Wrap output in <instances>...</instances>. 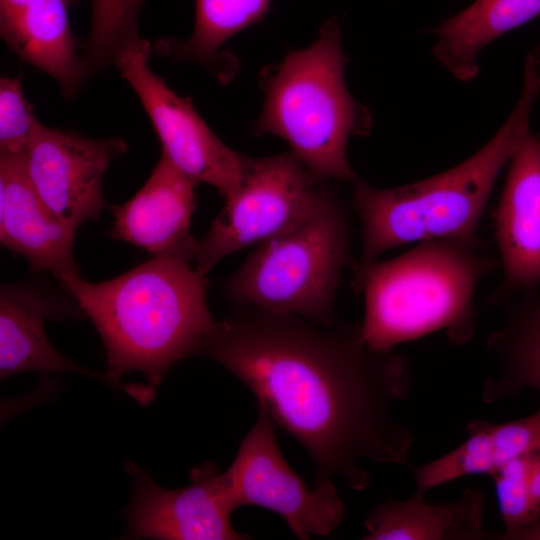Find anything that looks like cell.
Wrapping results in <instances>:
<instances>
[{
	"label": "cell",
	"mask_w": 540,
	"mask_h": 540,
	"mask_svg": "<svg viewBox=\"0 0 540 540\" xmlns=\"http://www.w3.org/2000/svg\"><path fill=\"white\" fill-rule=\"evenodd\" d=\"M346 63L340 23L333 18L310 46L291 51L260 75L265 97L253 132L282 138L322 181L357 180L347 160V143L371 129L368 109L346 88Z\"/></svg>",
	"instance_id": "5b68a950"
},
{
	"label": "cell",
	"mask_w": 540,
	"mask_h": 540,
	"mask_svg": "<svg viewBox=\"0 0 540 540\" xmlns=\"http://www.w3.org/2000/svg\"><path fill=\"white\" fill-rule=\"evenodd\" d=\"M501 291L540 282V133H529L509 161L496 213Z\"/></svg>",
	"instance_id": "9a60e30c"
},
{
	"label": "cell",
	"mask_w": 540,
	"mask_h": 540,
	"mask_svg": "<svg viewBox=\"0 0 540 540\" xmlns=\"http://www.w3.org/2000/svg\"><path fill=\"white\" fill-rule=\"evenodd\" d=\"M146 0H91V26L82 51L86 82L115 64L119 53L140 38L138 23Z\"/></svg>",
	"instance_id": "7402d4cb"
},
{
	"label": "cell",
	"mask_w": 540,
	"mask_h": 540,
	"mask_svg": "<svg viewBox=\"0 0 540 540\" xmlns=\"http://www.w3.org/2000/svg\"><path fill=\"white\" fill-rule=\"evenodd\" d=\"M275 426L258 406L257 419L226 470L238 505L275 512L299 539L328 536L343 520L344 503L331 480L306 485L284 459Z\"/></svg>",
	"instance_id": "9c48e42d"
},
{
	"label": "cell",
	"mask_w": 540,
	"mask_h": 540,
	"mask_svg": "<svg viewBox=\"0 0 540 540\" xmlns=\"http://www.w3.org/2000/svg\"><path fill=\"white\" fill-rule=\"evenodd\" d=\"M533 53H534L535 55H537L538 57H540V45H538V46H536V47L534 48Z\"/></svg>",
	"instance_id": "4316f807"
},
{
	"label": "cell",
	"mask_w": 540,
	"mask_h": 540,
	"mask_svg": "<svg viewBox=\"0 0 540 540\" xmlns=\"http://www.w3.org/2000/svg\"><path fill=\"white\" fill-rule=\"evenodd\" d=\"M191 261L158 255L109 280L76 275L59 283L96 328L111 378L138 371L155 386L174 364L197 355L217 321L206 276Z\"/></svg>",
	"instance_id": "7a4b0ae2"
},
{
	"label": "cell",
	"mask_w": 540,
	"mask_h": 540,
	"mask_svg": "<svg viewBox=\"0 0 540 540\" xmlns=\"http://www.w3.org/2000/svg\"><path fill=\"white\" fill-rule=\"evenodd\" d=\"M510 540H540V516L535 522L513 534Z\"/></svg>",
	"instance_id": "484cf974"
},
{
	"label": "cell",
	"mask_w": 540,
	"mask_h": 540,
	"mask_svg": "<svg viewBox=\"0 0 540 540\" xmlns=\"http://www.w3.org/2000/svg\"><path fill=\"white\" fill-rule=\"evenodd\" d=\"M132 479L125 539L244 540L230 516L239 507L226 471L206 463L191 471V484L178 489L157 485L133 463L126 466Z\"/></svg>",
	"instance_id": "30bf717a"
},
{
	"label": "cell",
	"mask_w": 540,
	"mask_h": 540,
	"mask_svg": "<svg viewBox=\"0 0 540 540\" xmlns=\"http://www.w3.org/2000/svg\"><path fill=\"white\" fill-rule=\"evenodd\" d=\"M528 485L532 509L537 520L540 516V449L530 455Z\"/></svg>",
	"instance_id": "d4e9b609"
},
{
	"label": "cell",
	"mask_w": 540,
	"mask_h": 540,
	"mask_svg": "<svg viewBox=\"0 0 540 540\" xmlns=\"http://www.w3.org/2000/svg\"><path fill=\"white\" fill-rule=\"evenodd\" d=\"M540 93V59L527 55L520 97L496 134L474 155L431 178L392 189L354 182L353 201L362 225V252L355 273L384 252L413 242L476 241V231L494 184L530 133Z\"/></svg>",
	"instance_id": "3957f363"
},
{
	"label": "cell",
	"mask_w": 540,
	"mask_h": 540,
	"mask_svg": "<svg viewBox=\"0 0 540 540\" xmlns=\"http://www.w3.org/2000/svg\"><path fill=\"white\" fill-rule=\"evenodd\" d=\"M76 230L63 223L34 188L25 154L0 153V241L34 272L58 283L80 275L73 256Z\"/></svg>",
	"instance_id": "4fadbf2b"
},
{
	"label": "cell",
	"mask_w": 540,
	"mask_h": 540,
	"mask_svg": "<svg viewBox=\"0 0 540 540\" xmlns=\"http://www.w3.org/2000/svg\"><path fill=\"white\" fill-rule=\"evenodd\" d=\"M151 44L129 43L114 66L133 89L172 163L190 178L231 197L242 180L244 155L226 146L198 114L188 97L178 95L149 65Z\"/></svg>",
	"instance_id": "ba28073f"
},
{
	"label": "cell",
	"mask_w": 540,
	"mask_h": 540,
	"mask_svg": "<svg viewBox=\"0 0 540 540\" xmlns=\"http://www.w3.org/2000/svg\"><path fill=\"white\" fill-rule=\"evenodd\" d=\"M538 16L540 0H476L430 30L437 37L433 54L454 77L470 81L483 47Z\"/></svg>",
	"instance_id": "d6986e66"
},
{
	"label": "cell",
	"mask_w": 540,
	"mask_h": 540,
	"mask_svg": "<svg viewBox=\"0 0 540 540\" xmlns=\"http://www.w3.org/2000/svg\"><path fill=\"white\" fill-rule=\"evenodd\" d=\"M530 455L516 458L490 475L504 526L499 539L510 540L513 534L536 520L528 485Z\"/></svg>",
	"instance_id": "603a6c76"
},
{
	"label": "cell",
	"mask_w": 540,
	"mask_h": 540,
	"mask_svg": "<svg viewBox=\"0 0 540 540\" xmlns=\"http://www.w3.org/2000/svg\"><path fill=\"white\" fill-rule=\"evenodd\" d=\"M496 263L476 250V241L440 239L418 243L408 252L374 262L355 273L363 292L361 338L373 350L444 330L455 344L474 332V294Z\"/></svg>",
	"instance_id": "277c9868"
},
{
	"label": "cell",
	"mask_w": 540,
	"mask_h": 540,
	"mask_svg": "<svg viewBox=\"0 0 540 540\" xmlns=\"http://www.w3.org/2000/svg\"><path fill=\"white\" fill-rule=\"evenodd\" d=\"M485 499L480 489H466L459 499L431 504L416 492L403 501L376 506L364 521L365 540H486L499 539L484 527Z\"/></svg>",
	"instance_id": "e0dca14e"
},
{
	"label": "cell",
	"mask_w": 540,
	"mask_h": 540,
	"mask_svg": "<svg viewBox=\"0 0 540 540\" xmlns=\"http://www.w3.org/2000/svg\"><path fill=\"white\" fill-rule=\"evenodd\" d=\"M350 262L347 215L335 194L296 229L260 243L223 287L239 308L295 315L321 326Z\"/></svg>",
	"instance_id": "8992f818"
},
{
	"label": "cell",
	"mask_w": 540,
	"mask_h": 540,
	"mask_svg": "<svg viewBox=\"0 0 540 540\" xmlns=\"http://www.w3.org/2000/svg\"><path fill=\"white\" fill-rule=\"evenodd\" d=\"M488 347L499 370L483 384L484 402H497L527 388L540 392V301L511 313L490 336Z\"/></svg>",
	"instance_id": "44dd1931"
},
{
	"label": "cell",
	"mask_w": 540,
	"mask_h": 540,
	"mask_svg": "<svg viewBox=\"0 0 540 540\" xmlns=\"http://www.w3.org/2000/svg\"><path fill=\"white\" fill-rule=\"evenodd\" d=\"M77 1L0 0L3 41L22 61L54 79L66 99L86 83L68 14Z\"/></svg>",
	"instance_id": "2e32d148"
},
{
	"label": "cell",
	"mask_w": 540,
	"mask_h": 540,
	"mask_svg": "<svg viewBox=\"0 0 540 540\" xmlns=\"http://www.w3.org/2000/svg\"><path fill=\"white\" fill-rule=\"evenodd\" d=\"M70 303L34 283L4 284L0 288V377L22 372H73L92 377L120 389L146 405L153 400L152 385L117 381L107 373L88 370L63 356L49 341L46 319L77 317ZM82 312V311H81Z\"/></svg>",
	"instance_id": "7c38bea8"
},
{
	"label": "cell",
	"mask_w": 540,
	"mask_h": 540,
	"mask_svg": "<svg viewBox=\"0 0 540 540\" xmlns=\"http://www.w3.org/2000/svg\"><path fill=\"white\" fill-rule=\"evenodd\" d=\"M197 182L161 152L138 192L112 207L111 236L152 256L177 255L194 260L197 241L190 233Z\"/></svg>",
	"instance_id": "5bb4252c"
},
{
	"label": "cell",
	"mask_w": 540,
	"mask_h": 540,
	"mask_svg": "<svg viewBox=\"0 0 540 540\" xmlns=\"http://www.w3.org/2000/svg\"><path fill=\"white\" fill-rule=\"evenodd\" d=\"M271 0H195V22L187 40L160 38L154 50L173 61L202 65L221 82L231 75L222 46L234 35L261 21Z\"/></svg>",
	"instance_id": "ffe728a7"
},
{
	"label": "cell",
	"mask_w": 540,
	"mask_h": 540,
	"mask_svg": "<svg viewBox=\"0 0 540 540\" xmlns=\"http://www.w3.org/2000/svg\"><path fill=\"white\" fill-rule=\"evenodd\" d=\"M301 317L238 308L217 321L197 355L238 378L274 424L309 453L317 482L365 489L372 463L405 464L413 442L398 409L413 378L407 360L377 351L360 325L316 326Z\"/></svg>",
	"instance_id": "6da1fadb"
},
{
	"label": "cell",
	"mask_w": 540,
	"mask_h": 540,
	"mask_svg": "<svg viewBox=\"0 0 540 540\" xmlns=\"http://www.w3.org/2000/svg\"><path fill=\"white\" fill-rule=\"evenodd\" d=\"M32 106L24 96L20 77L0 80V153L26 154L39 126Z\"/></svg>",
	"instance_id": "cb8c5ba5"
},
{
	"label": "cell",
	"mask_w": 540,
	"mask_h": 540,
	"mask_svg": "<svg viewBox=\"0 0 540 540\" xmlns=\"http://www.w3.org/2000/svg\"><path fill=\"white\" fill-rule=\"evenodd\" d=\"M468 438L449 453L421 466L412 467L416 492L427 491L475 475H491L510 461L540 449V408L515 421L493 424L471 421Z\"/></svg>",
	"instance_id": "ac0fdd59"
},
{
	"label": "cell",
	"mask_w": 540,
	"mask_h": 540,
	"mask_svg": "<svg viewBox=\"0 0 540 540\" xmlns=\"http://www.w3.org/2000/svg\"><path fill=\"white\" fill-rule=\"evenodd\" d=\"M128 144L118 137L90 138L39 124L25 154L30 180L66 225L78 230L105 206L104 176Z\"/></svg>",
	"instance_id": "8fae6325"
},
{
	"label": "cell",
	"mask_w": 540,
	"mask_h": 540,
	"mask_svg": "<svg viewBox=\"0 0 540 540\" xmlns=\"http://www.w3.org/2000/svg\"><path fill=\"white\" fill-rule=\"evenodd\" d=\"M325 182L291 151L244 155L239 188L197 241L195 269L206 276L226 256L299 227L335 195Z\"/></svg>",
	"instance_id": "52a82bcc"
}]
</instances>
